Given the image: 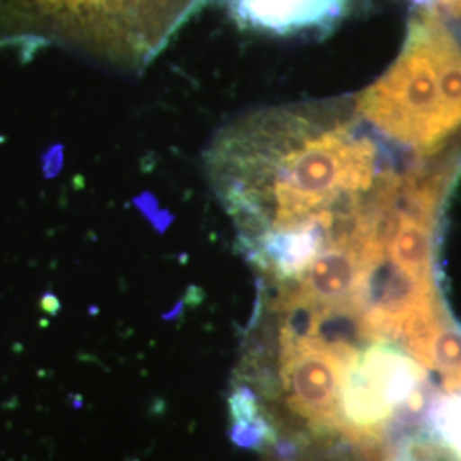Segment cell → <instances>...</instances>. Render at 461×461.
Masks as SVG:
<instances>
[{
	"label": "cell",
	"mask_w": 461,
	"mask_h": 461,
	"mask_svg": "<svg viewBox=\"0 0 461 461\" xmlns=\"http://www.w3.org/2000/svg\"><path fill=\"white\" fill-rule=\"evenodd\" d=\"M432 11L443 19L447 30L461 41V0H441Z\"/></svg>",
	"instance_id": "5"
},
{
	"label": "cell",
	"mask_w": 461,
	"mask_h": 461,
	"mask_svg": "<svg viewBox=\"0 0 461 461\" xmlns=\"http://www.w3.org/2000/svg\"><path fill=\"white\" fill-rule=\"evenodd\" d=\"M243 26L274 34H296L331 26L346 0H224Z\"/></svg>",
	"instance_id": "4"
},
{
	"label": "cell",
	"mask_w": 461,
	"mask_h": 461,
	"mask_svg": "<svg viewBox=\"0 0 461 461\" xmlns=\"http://www.w3.org/2000/svg\"><path fill=\"white\" fill-rule=\"evenodd\" d=\"M451 192L393 171L303 219L304 257L260 279L245 354L276 366L310 461H445L461 446V323L441 243Z\"/></svg>",
	"instance_id": "1"
},
{
	"label": "cell",
	"mask_w": 461,
	"mask_h": 461,
	"mask_svg": "<svg viewBox=\"0 0 461 461\" xmlns=\"http://www.w3.org/2000/svg\"><path fill=\"white\" fill-rule=\"evenodd\" d=\"M50 33L131 67L148 66L203 0H14Z\"/></svg>",
	"instance_id": "3"
},
{
	"label": "cell",
	"mask_w": 461,
	"mask_h": 461,
	"mask_svg": "<svg viewBox=\"0 0 461 461\" xmlns=\"http://www.w3.org/2000/svg\"><path fill=\"white\" fill-rule=\"evenodd\" d=\"M415 2H419V4H429L430 0H415Z\"/></svg>",
	"instance_id": "6"
},
{
	"label": "cell",
	"mask_w": 461,
	"mask_h": 461,
	"mask_svg": "<svg viewBox=\"0 0 461 461\" xmlns=\"http://www.w3.org/2000/svg\"><path fill=\"white\" fill-rule=\"evenodd\" d=\"M390 140L422 154L461 146V41L432 9L413 17L403 49L376 83L352 99Z\"/></svg>",
	"instance_id": "2"
}]
</instances>
